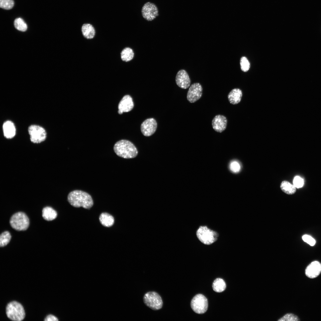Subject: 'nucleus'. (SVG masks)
Segmentation results:
<instances>
[{
    "mask_svg": "<svg viewBox=\"0 0 321 321\" xmlns=\"http://www.w3.org/2000/svg\"><path fill=\"white\" fill-rule=\"evenodd\" d=\"M6 313L9 318L15 321H21L25 316L23 306L16 301H13L8 304L6 308Z\"/></svg>",
    "mask_w": 321,
    "mask_h": 321,
    "instance_id": "7ed1b4c3",
    "label": "nucleus"
},
{
    "mask_svg": "<svg viewBox=\"0 0 321 321\" xmlns=\"http://www.w3.org/2000/svg\"><path fill=\"white\" fill-rule=\"evenodd\" d=\"M281 190L285 193L288 195L294 194L296 191L295 187L289 182L284 181L282 182L280 185Z\"/></svg>",
    "mask_w": 321,
    "mask_h": 321,
    "instance_id": "4be33fe9",
    "label": "nucleus"
},
{
    "mask_svg": "<svg viewBox=\"0 0 321 321\" xmlns=\"http://www.w3.org/2000/svg\"><path fill=\"white\" fill-rule=\"evenodd\" d=\"M143 18L147 21H152L158 15V10L154 3L148 2L143 6L141 10Z\"/></svg>",
    "mask_w": 321,
    "mask_h": 321,
    "instance_id": "1a4fd4ad",
    "label": "nucleus"
},
{
    "mask_svg": "<svg viewBox=\"0 0 321 321\" xmlns=\"http://www.w3.org/2000/svg\"><path fill=\"white\" fill-rule=\"evenodd\" d=\"M134 107V103L132 97L129 95H125L122 99L118 106V113L122 114L123 112L131 111Z\"/></svg>",
    "mask_w": 321,
    "mask_h": 321,
    "instance_id": "4468645a",
    "label": "nucleus"
},
{
    "mask_svg": "<svg viewBox=\"0 0 321 321\" xmlns=\"http://www.w3.org/2000/svg\"><path fill=\"white\" fill-rule=\"evenodd\" d=\"M226 287V285L225 282L221 278H217L215 279L212 284L213 290L217 292H223L225 289Z\"/></svg>",
    "mask_w": 321,
    "mask_h": 321,
    "instance_id": "5701e85b",
    "label": "nucleus"
},
{
    "mask_svg": "<svg viewBox=\"0 0 321 321\" xmlns=\"http://www.w3.org/2000/svg\"><path fill=\"white\" fill-rule=\"evenodd\" d=\"M10 223L13 229L21 231L25 230L27 229L29 225V221L28 216L24 213L18 212L11 216Z\"/></svg>",
    "mask_w": 321,
    "mask_h": 321,
    "instance_id": "20e7f679",
    "label": "nucleus"
},
{
    "mask_svg": "<svg viewBox=\"0 0 321 321\" xmlns=\"http://www.w3.org/2000/svg\"><path fill=\"white\" fill-rule=\"evenodd\" d=\"M198 239L204 244H211L215 241L218 235L215 231L210 229L206 226H201L196 232Z\"/></svg>",
    "mask_w": 321,
    "mask_h": 321,
    "instance_id": "39448f33",
    "label": "nucleus"
},
{
    "mask_svg": "<svg viewBox=\"0 0 321 321\" xmlns=\"http://www.w3.org/2000/svg\"><path fill=\"white\" fill-rule=\"evenodd\" d=\"M81 31L83 36L87 39H92L95 36V29L93 26L89 23L83 24L81 28Z\"/></svg>",
    "mask_w": 321,
    "mask_h": 321,
    "instance_id": "a211bd4d",
    "label": "nucleus"
},
{
    "mask_svg": "<svg viewBox=\"0 0 321 321\" xmlns=\"http://www.w3.org/2000/svg\"><path fill=\"white\" fill-rule=\"evenodd\" d=\"M42 215L43 217L45 220L51 221L56 218L57 216V213L52 208L46 207L43 209Z\"/></svg>",
    "mask_w": 321,
    "mask_h": 321,
    "instance_id": "6ab92c4d",
    "label": "nucleus"
},
{
    "mask_svg": "<svg viewBox=\"0 0 321 321\" xmlns=\"http://www.w3.org/2000/svg\"><path fill=\"white\" fill-rule=\"evenodd\" d=\"M243 96L242 90L238 88L232 89L229 93L228 98L229 102L233 105L239 103L241 101Z\"/></svg>",
    "mask_w": 321,
    "mask_h": 321,
    "instance_id": "dca6fc26",
    "label": "nucleus"
},
{
    "mask_svg": "<svg viewBox=\"0 0 321 321\" xmlns=\"http://www.w3.org/2000/svg\"><path fill=\"white\" fill-rule=\"evenodd\" d=\"M4 136L7 139L13 138L16 133V129L14 123L11 121L5 122L3 125Z\"/></svg>",
    "mask_w": 321,
    "mask_h": 321,
    "instance_id": "f3484780",
    "label": "nucleus"
},
{
    "mask_svg": "<svg viewBox=\"0 0 321 321\" xmlns=\"http://www.w3.org/2000/svg\"><path fill=\"white\" fill-rule=\"evenodd\" d=\"M114 150L118 156L127 159L135 157L138 152L136 147L131 142L124 139L117 142L114 145Z\"/></svg>",
    "mask_w": 321,
    "mask_h": 321,
    "instance_id": "f03ea898",
    "label": "nucleus"
},
{
    "mask_svg": "<svg viewBox=\"0 0 321 321\" xmlns=\"http://www.w3.org/2000/svg\"><path fill=\"white\" fill-rule=\"evenodd\" d=\"M69 203L75 207H82L89 209L93 205V202L91 196L84 191L75 190L71 192L67 196Z\"/></svg>",
    "mask_w": 321,
    "mask_h": 321,
    "instance_id": "f257e3e1",
    "label": "nucleus"
},
{
    "mask_svg": "<svg viewBox=\"0 0 321 321\" xmlns=\"http://www.w3.org/2000/svg\"><path fill=\"white\" fill-rule=\"evenodd\" d=\"M44 320L45 321H57L58 320L57 318L54 316L49 314L45 318Z\"/></svg>",
    "mask_w": 321,
    "mask_h": 321,
    "instance_id": "2f4dec72",
    "label": "nucleus"
},
{
    "mask_svg": "<svg viewBox=\"0 0 321 321\" xmlns=\"http://www.w3.org/2000/svg\"><path fill=\"white\" fill-rule=\"evenodd\" d=\"M143 301L147 306L154 310L161 309L163 306L162 298L157 292L151 291L147 292L143 297Z\"/></svg>",
    "mask_w": 321,
    "mask_h": 321,
    "instance_id": "423d86ee",
    "label": "nucleus"
},
{
    "mask_svg": "<svg viewBox=\"0 0 321 321\" xmlns=\"http://www.w3.org/2000/svg\"><path fill=\"white\" fill-rule=\"evenodd\" d=\"M99 219L101 224L105 227H110L113 225L114 223L113 217L107 213H102L99 216Z\"/></svg>",
    "mask_w": 321,
    "mask_h": 321,
    "instance_id": "aec40b11",
    "label": "nucleus"
},
{
    "mask_svg": "<svg viewBox=\"0 0 321 321\" xmlns=\"http://www.w3.org/2000/svg\"><path fill=\"white\" fill-rule=\"evenodd\" d=\"M28 131L30 136V140L33 143H40L44 141L46 138V131L40 126L32 125L29 127Z\"/></svg>",
    "mask_w": 321,
    "mask_h": 321,
    "instance_id": "6e6552de",
    "label": "nucleus"
},
{
    "mask_svg": "<svg viewBox=\"0 0 321 321\" xmlns=\"http://www.w3.org/2000/svg\"><path fill=\"white\" fill-rule=\"evenodd\" d=\"M175 81L179 87L183 89L188 88L191 84L189 75L184 70H180L178 72L176 76Z\"/></svg>",
    "mask_w": 321,
    "mask_h": 321,
    "instance_id": "f8f14e48",
    "label": "nucleus"
},
{
    "mask_svg": "<svg viewBox=\"0 0 321 321\" xmlns=\"http://www.w3.org/2000/svg\"><path fill=\"white\" fill-rule=\"evenodd\" d=\"M240 66L241 70L243 72L248 71L250 68V63L248 60L245 56L242 57L240 59Z\"/></svg>",
    "mask_w": 321,
    "mask_h": 321,
    "instance_id": "a878e982",
    "label": "nucleus"
},
{
    "mask_svg": "<svg viewBox=\"0 0 321 321\" xmlns=\"http://www.w3.org/2000/svg\"><path fill=\"white\" fill-rule=\"evenodd\" d=\"M321 272V264L319 262L314 261L309 265L305 270L306 275L310 278L317 276Z\"/></svg>",
    "mask_w": 321,
    "mask_h": 321,
    "instance_id": "2eb2a0df",
    "label": "nucleus"
},
{
    "mask_svg": "<svg viewBox=\"0 0 321 321\" xmlns=\"http://www.w3.org/2000/svg\"><path fill=\"white\" fill-rule=\"evenodd\" d=\"M11 236L7 231L2 232L0 236V246L3 247L7 245L10 242Z\"/></svg>",
    "mask_w": 321,
    "mask_h": 321,
    "instance_id": "b1692460",
    "label": "nucleus"
},
{
    "mask_svg": "<svg viewBox=\"0 0 321 321\" xmlns=\"http://www.w3.org/2000/svg\"><path fill=\"white\" fill-rule=\"evenodd\" d=\"M14 25L17 30L22 32L27 29V25L23 19L21 18H16L14 21Z\"/></svg>",
    "mask_w": 321,
    "mask_h": 321,
    "instance_id": "393cba45",
    "label": "nucleus"
},
{
    "mask_svg": "<svg viewBox=\"0 0 321 321\" xmlns=\"http://www.w3.org/2000/svg\"><path fill=\"white\" fill-rule=\"evenodd\" d=\"M191 304L192 310L198 314H202L205 312L208 306L207 298L201 294L195 295L192 299Z\"/></svg>",
    "mask_w": 321,
    "mask_h": 321,
    "instance_id": "0eeeda50",
    "label": "nucleus"
},
{
    "mask_svg": "<svg viewBox=\"0 0 321 321\" xmlns=\"http://www.w3.org/2000/svg\"><path fill=\"white\" fill-rule=\"evenodd\" d=\"M278 321H297L300 320L295 315L291 313L287 314L280 318Z\"/></svg>",
    "mask_w": 321,
    "mask_h": 321,
    "instance_id": "cd10ccee",
    "label": "nucleus"
},
{
    "mask_svg": "<svg viewBox=\"0 0 321 321\" xmlns=\"http://www.w3.org/2000/svg\"><path fill=\"white\" fill-rule=\"evenodd\" d=\"M157 126V122L155 119L153 118L147 119L141 125V132L145 136H150L155 132Z\"/></svg>",
    "mask_w": 321,
    "mask_h": 321,
    "instance_id": "9b49d317",
    "label": "nucleus"
},
{
    "mask_svg": "<svg viewBox=\"0 0 321 321\" xmlns=\"http://www.w3.org/2000/svg\"><path fill=\"white\" fill-rule=\"evenodd\" d=\"M230 170L234 173H237L239 171L240 169V166L239 163L237 161H234L232 162L229 165Z\"/></svg>",
    "mask_w": 321,
    "mask_h": 321,
    "instance_id": "c85d7f7f",
    "label": "nucleus"
},
{
    "mask_svg": "<svg viewBox=\"0 0 321 321\" xmlns=\"http://www.w3.org/2000/svg\"><path fill=\"white\" fill-rule=\"evenodd\" d=\"M302 238L304 242L311 246H314L315 244L316 241L315 239L309 235H304L302 236Z\"/></svg>",
    "mask_w": 321,
    "mask_h": 321,
    "instance_id": "c756f323",
    "label": "nucleus"
},
{
    "mask_svg": "<svg viewBox=\"0 0 321 321\" xmlns=\"http://www.w3.org/2000/svg\"><path fill=\"white\" fill-rule=\"evenodd\" d=\"M227 123L226 117L222 115H216L212 121L213 129L216 132L221 133L226 129Z\"/></svg>",
    "mask_w": 321,
    "mask_h": 321,
    "instance_id": "ddd939ff",
    "label": "nucleus"
},
{
    "mask_svg": "<svg viewBox=\"0 0 321 321\" xmlns=\"http://www.w3.org/2000/svg\"><path fill=\"white\" fill-rule=\"evenodd\" d=\"M294 185L298 188L302 187L304 184L303 180L298 176L295 177L293 180Z\"/></svg>",
    "mask_w": 321,
    "mask_h": 321,
    "instance_id": "7c9ffc66",
    "label": "nucleus"
},
{
    "mask_svg": "<svg viewBox=\"0 0 321 321\" xmlns=\"http://www.w3.org/2000/svg\"><path fill=\"white\" fill-rule=\"evenodd\" d=\"M202 94V88L198 83H194L190 86L188 90L187 98L190 103H193L200 98Z\"/></svg>",
    "mask_w": 321,
    "mask_h": 321,
    "instance_id": "9d476101",
    "label": "nucleus"
},
{
    "mask_svg": "<svg viewBox=\"0 0 321 321\" xmlns=\"http://www.w3.org/2000/svg\"><path fill=\"white\" fill-rule=\"evenodd\" d=\"M14 5L13 0H0V7L6 10L12 9Z\"/></svg>",
    "mask_w": 321,
    "mask_h": 321,
    "instance_id": "bb28decb",
    "label": "nucleus"
},
{
    "mask_svg": "<svg viewBox=\"0 0 321 321\" xmlns=\"http://www.w3.org/2000/svg\"><path fill=\"white\" fill-rule=\"evenodd\" d=\"M134 56L133 51L129 47L125 48L120 53V57L122 60L125 62H128L132 60Z\"/></svg>",
    "mask_w": 321,
    "mask_h": 321,
    "instance_id": "412c9836",
    "label": "nucleus"
}]
</instances>
